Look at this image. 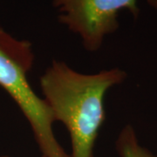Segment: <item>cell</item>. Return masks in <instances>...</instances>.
<instances>
[{"label": "cell", "instance_id": "6", "mask_svg": "<svg viewBox=\"0 0 157 157\" xmlns=\"http://www.w3.org/2000/svg\"><path fill=\"white\" fill-rule=\"evenodd\" d=\"M0 157H13V156H10V155H2V156H0ZM40 157H44V156H42V155H41Z\"/></svg>", "mask_w": 157, "mask_h": 157}, {"label": "cell", "instance_id": "3", "mask_svg": "<svg viewBox=\"0 0 157 157\" xmlns=\"http://www.w3.org/2000/svg\"><path fill=\"white\" fill-rule=\"evenodd\" d=\"M59 11V22L77 34L87 52L99 51L106 36L119 28L118 15L128 11L137 18V0H53Z\"/></svg>", "mask_w": 157, "mask_h": 157}, {"label": "cell", "instance_id": "1", "mask_svg": "<svg viewBox=\"0 0 157 157\" xmlns=\"http://www.w3.org/2000/svg\"><path fill=\"white\" fill-rule=\"evenodd\" d=\"M127 73L120 68L82 73L66 62L52 60L39 83L55 122L69 133L71 157H94V147L106 120L105 97L121 84Z\"/></svg>", "mask_w": 157, "mask_h": 157}, {"label": "cell", "instance_id": "2", "mask_svg": "<svg viewBox=\"0 0 157 157\" xmlns=\"http://www.w3.org/2000/svg\"><path fill=\"white\" fill-rule=\"evenodd\" d=\"M34 59L30 41L16 39L0 27V86L26 119L42 156L71 157L57 140L53 130L55 121L47 102L29 82Z\"/></svg>", "mask_w": 157, "mask_h": 157}, {"label": "cell", "instance_id": "5", "mask_svg": "<svg viewBox=\"0 0 157 157\" xmlns=\"http://www.w3.org/2000/svg\"><path fill=\"white\" fill-rule=\"evenodd\" d=\"M147 4L157 11V0H147Z\"/></svg>", "mask_w": 157, "mask_h": 157}, {"label": "cell", "instance_id": "4", "mask_svg": "<svg viewBox=\"0 0 157 157\" xmlns=\"http://www.w3.org/2000/svg\"><path fill=\"white\" fill-rule=\"evenodd\" d=\"M115 148L120 157H157L149 149L140 145L135 128L125 126L118 135Z\"/></svg>", "mask_w": 157, "mask_h": 157}]
</instances>
